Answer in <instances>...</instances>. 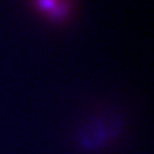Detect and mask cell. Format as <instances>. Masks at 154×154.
I'll return each mask as SVG.
<instances>
[{
  "label": "cell",
  "mask_w": 154,
  "mask_h": 154,
  "mask_svg": "<svg viewBox=\"0 0 154 154\" xmlns=\"http://www.w3.org/2000/svg\"><path fill=\"white\" fill-rule=\"evenodd\" d=\"M40 11L55 20L64 18L67 13L66 0H35Z\"/></svg>",
  "instance_id": "cell-1"
}]
</instances>
